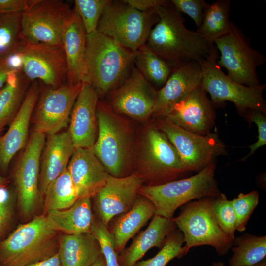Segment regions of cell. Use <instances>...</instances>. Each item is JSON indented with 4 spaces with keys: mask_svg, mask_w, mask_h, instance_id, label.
Here are the masks:
<instances>
[{
    "mask_svg": "<svg viewBox=\"0 0 266 266\" xmlns=\"http://www.w3.org/2000/svg\"><path fill=\"white\" fill-rule=\"evenodd\" d=\"M219 57L218 51L214 44L207 58L200 62L202 69L201 86L209 94L214 106L230 101L240 112L252 109L266 115V104L263 93L266 84L248 86L235 82L218 66Z\"/></svg>",
    "mask_w": 266,
    "mask_h": 266,
    "instance_id": "6",
    "label": "cell"
},
{
    "mask_svg": "<svg viewBox=\"0 0 266 266\" xmlns=\"http://www.w3.org/2000/svg\"><path fill=\"white\" fill-rule=\"evenodd\" d=\"M45 215L56 231L66 234L91 233L96 218L88 197L78 199L68 208L52 210Z\"/></svg>",
    "mask_w": 266,
    "mask_h": 266,
    "instance_id": "26",
    "label": "cell"
},
{
    "mask_svg": "<svg viewBox=\"0 0 266 266\" xmlns=\"http://www.w3.org/2000/svg\"><path fill=\"white\" fill-rule=\"evenodd\" d=\"M15 191L8 185L0 187V241L8 235L15 216Z\"/></svg>",
    "mask_w": 266,
    "mask_h": 266,
    "instance_id": "40",
    "label": "cell"
},
{
    "mask_svg": "<svg viewBox=\"0 0 266 266\" xmlns=\"http://www.w3.org/2000/svg\"><path fill=\"white\" fill-rule=\"evenodd\" d=\"M134 53L97 30L87 34L81 82L104 96L127 77L134 66Z\"/></svg>",
    "mask_w": 266,
    "mask_h": 266,
    "instance_id": "2",
    "label": "cell"
},
{
    "mask_svg": "<svg viewBox=\"0 0 266 266\" xmlns=\"http://www.w3.org/2000/svg\"><path fill=\"white\" fill-rule=\"evenodd\" d=\"M214 198L191 201L184 204L178 216L171 219L184 236L182 257L196 246H211L219 256L225 255L231 249L233 240L223 231L213 213Z\"/></svg>",
    "mask_w": 266,
    "mask_h": 266,
    "instance_id": "5",
    "label": "cell"
},
{
    "mask_svg": "<svg viewBox=\"0 0 266 266\" xmlns=\"http://www.w3.org/2000/svg\"><path fill=\"white\" fill-rule=\"evenodd\" d=\"M59 234L45 215L35 216L0 241V266H25L54 256Z\"/></svg>",
    "mask_w": 266,
    "mask_h": 266,
    "instance_id": "3",
    "label": "cell"
},
{
    "mask_svg": "<svg viewBox=\"0 0 266 266\" xmlns=\"http://www.w3.org/2000/svg\"><path fill=\"white\" fill-rule=\"evenodd\" d=\"M230 0H218L206 8L202 23L196 32L210 45L229 31Z\"/></svg>",
    "mask_w": 266,
    "mask_h": 266,
    "instance_id": "31",
    "label": "cell"
},
{
    "mask_svg": "<svg viewBox=\"0 0 266 266\" xmlns=\"http://www.w3.org/2000/svg\"><path fill=\"white\" fill-rule=\"evenodd\" d=\"M188 173L165 134L157 126H150L143 140L140 172L136 175L143 181L146 179L147 185H158L182 179Z\"/></svg>",
    "mask_w": 266,
    "mask_h": 266,
    "instance_id": "10",
    "label": "cell"
},
{
    "mask_svg": "<svg viewBox=\"0 0 266 266\" xmlns=\"http://www.w3.org/2000/svg\"><path fill=\"white\" fill-rule=\"evenodd\" d=\"M209 266H224V264L221 261L213 262L211 265Z\"/></svg>",
    "mask_w": 266,
    "mask_h": 266,
    "instance_id": "50",
    "label": "cell"
},
{
    "mask_svg": "<svg viewBox=\"0 0 266 266\" xmlns=\"http://www.w3.org/2000/svg\"><path fill=\"white\" fill-rule=\"evenodd\" d=\"M259 195L257 191L247 194L240 193L230 200L236 218V230L244 231L249 219L259 202Z\"/></svg>",
    "mask_w": 266,
    "mask_h": 266,
    "instance_id": "39",
    "label": "cell"
},
{
    "mask_svg": "<svg viewBox=\"0 0 266 266\" xmlns=\"http://www.w3.org/2000/svg\"><path fill=\"white\" fill-rule=\"evenodd\" d=\"M159 19L156 10L141 12L124 0H110L99 20L97 31L135 52L147 41Z\"/></svg>",
    "mask_w": 266,
    "mask_h": 266,
    "instance_id": "7",
    "label": "cell"
},
{
    "mask_svg": "<svg viewBox=\"0 0 266 266\" xmlns=\"http://www.w3.org/2000/svg\"><path fill=\"white\" fill-rule=\"evenodd\" d=\"M109 0H75L74 8L80 16L87 34L97 30L100 16Z\"/></svg>",
    "mask_w": 266,
    "mask_h": 266,
    "instance_id": "37",
    "label": "cell"
},
{
    "mask_svg": "<svg viewBox=\"0 0 266 266\" xmlns=\"http://www.w3.org/2000/svg\"><path fill=\"white\" fill-rule=\"evenodd\" d=\"M74 149L68 131L48 135L39 176L38 186L42 202L48 186L67 170Z\"/></svg>",
    "mask_w": 266,
    "mask_h": 266,
    "instance_id": "23",
    "label": "cell"
},
{
    "mask_svg": "<svg viewBox=\"0 0 266 266\" xmlns=\"http://www.w3.org/2000/svg\"><path fill=\"white\" fill-rule=\"evenodd\" d=\"M156 125L176 149L189 172H199L218 156L227 153L225 144L216 133L198 135L164 118H158Z\"/></svg>",
    "mask_w": 266,
    "mask_h": 266,
    "instance_id": "12",
    "label": "cell"
},
{
    "mask_svg": "<svg viewBox=\"0 0 266 266\" xmlns=\"http://www.w3.org/2000/svg\"><path fill=\"white\" fill-rule=\"evenodd\" d=\"M156 11L159 19L145 43L153 52L174 68L192 62H200L207 58L213 45L186 27L181 14L170 0Z\"/></svg>",
    "mask_w": 266,
    "mask_h": 266,
    "instance_id": "1",
    "label": "cell"
},
{
    "mask_svg": "<svg viewBox=\"0 0 266 266\" xmlns=\"http://www.w3.org/2000/svg\"><path fill=\"white\" fill-rule=\"evenodd\" d=\"M74 13V8L63 0H32L22 13V39L63 46L64 34Z\"/></svg>",
    "mask_w": 266,
    "mask_h": 266,
    "instance_id": "8",
    "label": "cell"
},
{
    "mask_svg": "<svg viewBox=\"0 0 266 266\" xmlns=\"http://www.w3.org/2000/svg\"><path fill=\"white\" fill-rule=\"evenodd\" d=\"M170 1L177 11L191 18L197 29L200 27L205 11L209 4L204 0H171Z\"/></svg>",
    "mask_w": 266,
    "mask_h": 266,
    "instance_id": "41",
    "label": "cell"
},
{
    "mask_svg": "<svg viewBox=\"0 0 266 266\" xmlns=\"http://www.w3.org/2000/svg\"><path fill=\"white\" fill-rule=\"evenodd\" d=\"M82 86V83L46 86L35 106L34 131L50 135L66 127Z\"/></svg>",
    "mask_w": 266,
    "mask_h": 266,
    "instance_id": "15",
    "label": "cell"
},
{
    "mask_svg": "<svg viewBox=\"0 0 266 266\" xmlns=\"http://www.w3.org/2000/svg\"><path fill=\"white\" fill-rule=\"evenodd\" d=\"M96 118L98 135L92 150L109 175L125 177L130 150L128 135L113 112L101 103L98 102Z\"/></svg>",
    "mask_w": 266,
    "mask_h": 266,
    "instance_id": "13",
    "label": "cell"
},
{
    "mask_svg": "<svg viewBox=\"0 0 266 266\" xmlns=\"http://www.w3.org/2000/svg\"><path fill=\"white\" fill-rule=\"evenodd\" d=\"M231 250L229 266H251L265 259L266 236L244 234L235 237Z\"/></svg>",
    "mask_w": 266,
    "mask_h": 266,
    "instance_id": "32",
    "label": "cell"
},
{
    "mask_svg": "<svg viewBox=\"0 0 266 266\" xmlns=\"http://www.w3.org/2000/svg\"><path fill=\"white\" fill-rule=\"evenodd\" d=\"M201 85L175 104L164 118L189 132L206 135L215 124L214 105Z\"/></svg>",
    "mask_w": 266,
    "mask_h": 266,
    "instance_id": "18",
    "label": "cell"
},
{
    "mask_svg": "<svg viewBox=\"0 0 266 266\" xmlns=\"http://www.w3.org/2000/svg\"><path fill=\"white\" fill-rule=\"evenodd\" d=\"M32 0H0V14L23 12Z\"/></svg>",
    "mask_w": 266,
    "mask_h": 266,
    "instance_id": "43",
    "label": "cell"
},
{
    "mask_svg": "<svg viewBox=\"0 0 266 266\" xmlns=\"http://www.w3.org/2000/svg\"><path fill=\"white\" fill-rule=\"evenodd\" d=\"M14 71L17 70L11 67L5 57L0 58V91L5 85L10 73Z\"/></svg>",
    "mask_w": 266,
    "mask_h": 266,
    "instance_id": "45",
    "label": "cell"
},
{
    "mask_svg": "<svg viewBox=\"0 0 266 266\" xmlns=\"http://www.w3.org/2000/svg\"><path fill=\"white\" fill-rule=\"evenodd\" d=\"M216 167L214 162L191 177L161 185H142L138 194L153 203L155 215L171 219L177 208L192 200L221 195L214 178Z\"/></svg>",
    "mask_w": 266,
    "mask_h": 266,
    "instance_id": "4",
    "label": "cell"
},
{
    "mask_svg": "<svg viewBox=\"0 0 266 266\" xmlns=\"http://www.w3.org/2000/svg\"><path fill=\"white\" fill-rule=\"evenodd\" d=\"M212 209L216 219L223 231L234 240L236 230V218L230 200L222 193L220 196L214 198Z\"/></svg>",
    "mask_w": 266,
    "mask_h": 266,
    "instance_id": "36",
    "label": "cell"
},
{
    "mask_svg": "<svg viewBox=\"0 0 266 266\" xmlns=\"http://www.w3.org/2000/svg\"><path fill=\"white\" fill-rule=\"evenodd\" d=\"M133 206L119 215L108 228L115 243L116 252H121L127 243L155 215V207L146 198L138 194Z\"/></svg>",
    "mask_w": 266,
    "mask_h": 266,
    "instance_id": "25",
    "label": "cell"
},
{
    "mask_svg": "<svg viewBox=\"0 0 266 266\" xmlns=\"http://www.w3.org/2000/svg\"><path fill=\"white\" fill-rule=\"evenodd\" d=\"M14 52L20 57L22 72L31 81H39L50 87L67 83L68 67L63 46L22 39Z\"/></svg>",
    "mask_w": 266,
    "mask_h": 266,
    "instance_id": "14",
    "label": "cell"
},
{
    "mask_svg": "<svg viewBox=\"0 0 266 266\" xmlns=\"http://www.w3.org/2000/svg\"><path fill=\"white\" fill-rule=\"evenodd\" d=\"M74 10L73 17L62 39L68 67L67 83L72 85L82 83L87 36L81 18Z\"/></svg>",
    "mask_w": 266,
    "mask_h": 266,
    "instance_id": "28",
    "label": "cell"
},
{
    "mask_svg": "<svg viewBox=\"0 0 266 266\" xmlns=\"http://www.w3.org/2000/svg\"><path fill=\"white\" fill-rule=\"evenodd\" d=\"M9 182L8 178L0 175V187L8 185Z\"/></svg>",
    "mask_w": 266,
    "mask_h": 266,
    "instance_id": "48",
    "label": "cell"
},
{
    "mask_svg": "<svg viewBox=\"0 0 266 266\" xmlns=\"http://www.w3.org/2000/svg\"><path fill=\"white\" fill-rule=\"evenodd\" d=\"M91 233L100 246L107 266H119L118 255L115 250L114 238L108 226L97 217Z\"/></svg>",
    "mask_w": 266,
    "mask_h": 266,
    "instance_id": "38",
    "label": "cell"
},
{
    "mask_svg": "<svg viewBox=\"0 0 266 266\" xmlns=\"http://www.w3.org/2000/svg\"><path fill=\"white\" fill-rule=\"evenodd\" d=\"M142 183V179L135 174L122 177L109 175L105 184L94 197L97 217L108 226L114 216L128 211Z\"/></svg>",
    "mask_w": 266,
    "mask_h": 266,
    "instance_id": "17",
    "label": "cell"
},
{
    "mask_svg": "<svg viewBox=\"0 0 266 266\" xmlns=\"http://www.w3.org/2000/svg\"><path fill=\"white\" fill-rule=\"evenodd\" d=\"M78 199L70 176L67 170L47 188L42 198L43 214L52 210L71 206Z\"/></svg>",
    "mask_w": 266,
    "mask_h": 266,
    "instance_id": "33",
    "label": "cell"
},
{
    "mask_svg": "<svg viewBox=\"0 0 266 266\" xmlns=\"http://www.w3.org/2000/svg\"><path fill=\"white\" fill-rule=\"evenodd\" d=\"M184 243L183 234L176 228L167 236L163 247L155 256L138 261L132 266H166L174 258L182 257Z\"/></svg>",
    "mask_w": 266,
    "mask_h": 266,
    "instance_id": "35",
    "label": "cell"
},
{
    "mask_svg": "<svg viewBox=\"0 0 266 266\" xmlns=\"http://www.w3.org/2000/svg\"><path fill=\"white\" fill-rule=\"evenodd\" d=\"M177 227L172 219L154 215L147 228L118 255L119 266H132L151 248H161L167 236Z\"/></svg>",
    "mask_w": 266,
    "mask_h": 266,
    "instance_id": "24",
    "label": "cell"
},
{
    "mask_svg": "<svg viewBox=\"0 0 266 266\" xmlns=\"http://www.w3.org/2000/svg\"><path fill=\"white\" fill-rule=\"evenodd\" d=\"M156 92L134 65L123 82L110 92V105L120 113L144 120L152 115Z\"/></svg>",
    "mask_w": 266,
    "mask_h": 266,
    "instance_id": "16",
    "label": "cell"
},
{
    "mask_svg": "<svg viewBox=\"0 0 266 266\" xmlns=\"http://www.w3.org/2000/svg\"><path fill=\"white\" fill-rule=\"evenodd\" d=\"M58 253L62 266H91L102 254L91 233L60 234Z\"/></svg>",
    "mask_w": 266,
    "mask_h": 266,
    "instance_id": "27",
    "label": "cell"
},
{
    "mask_svg": "<svg viewBox=\"0 0 266 266\" xmlns=\"http://www.w3.org/2000/svg\"><path fill=\"white\" fill-rule=\"evenodd\" d=\"M82 83L73 105L68 131L75 148H91L96 139L99 95L90 85Z\"/></svg>",
    "mask_w": 266,
    "mask_h": 266,
    "instance_id": "22",
    "label": "cell"
},
{
    "mask_svg": "<svg viewBox=\"0 0 266 266\" xmlns=\"http://www.w3.org/2000/svg\"><path fill=\"white\" fill-rule=\"evenodd\" d=\"M45 141V134L33 131L12 174L18 213L26 222L35 216L42 202L38 184L41 154Z\"/></svg>",
    "mask_w": 266,
    "mask_h": 266,
    "instance_id": "11",
    "label": "cell"
},
{
    "mask_svg": "<svg viewBox=\"0 0 266 266\" xmlns=\"http://www.w3.org/2000/svg\"><path fill=\"white\" fill-rule=\"evenodd\" d=\"M22 13L0 14V58L15 52L22 41Z\"/></svg>",
    "mask_w": 266,
    "mask_h": 266,
    "instance_id": "34",
    "label": "cell"
},
{
    "mask_svg": "<svg viewBox=\"0 0 266 266\" xmlns=\"http://www.w3.org/2000/svg\"><path fill=\"white\" fill-rule=\"evenodd\" d=\"M38 81H33L6 133L0 137V168L6 172L13 156L26 144L30 118L38 100Z\"/></svg>",
    "mask_w": 266,
    "mask_h": 266,
    "instance_id": "20",
    "label": "cell"
},
{
    "mask_svg": "<svg viewBox=\"0 0 266 266\" xmlns=\"http://www.w3.org/2000/svg\"><path fill=\"white\" fill-rule=\"evenodd\" d=\"M251 266H266V259H264L261 262L252 265Z\"/></svg>",
    "mask_w": 266,
    "mask_h": 266,
    "instance_id": "49",
    "label": "cell"
},
{
    "mask_svg": "<svg viewBox=\"0 0 266 266\" xmlns=\"http://www.w3.org/2000/svg\"><path fill=\"white\" fill-rule=\"evenodd\" d=\"M67 170L78 199L94 197L109 175L92 148H75Z\"/></svg>",
    "mask_w": 266,
    "mask_h": 266,
    "instance_id": "21",
    "label": "cell"
},
{
    "mask_svg": "<svg viewBox=\"0 0 266 266\" xmlns=\"http://www.w3.org/2000/svg\"><path fill=\"white\" fill-rule=\"evenodd\" d=\"M214 44L220 54L217 64L226 69L229 78L245 86L260 84L257 69L265 63L266 57L251 47L238 26L231 21L229 32Z\"/></svg>",
    "mask_w": 266,
    "mask_h": 266,
    "instance_id": "9",
    "label": "cell"
},
{
    "mask_svg": "<svg viewBox=\"0 0 266 266\" xmlns=\"http://www.w3.org/2000/svg\"><path fill=\"white\" fill-rule=\"evenodd\" d=\"M25 266H62L59 253L54 256L42 261L28 265Z\"/></svg>",
    "mask_w": 266,
    "mask_h": 266,
    "instance_id": "46",
    "label": "cell"
},
{
    "mask_svg": "<svg viewBox=\"0 0 266 266\" xmlns=\"http://www.w3.org/2000/svg\"><path fill=\"white\" fill-rule=\"evenodd\" d=\"M166 0H124L132 7L141 12L156 10L158 6L167 2Z\"/></svg>",
    "mask_w": 266,
    "mask_h": 266,
    "instance_id": "44",
    "label": "cell"
},
{
    "mask_svg": "<svg viewBox=\"0 0 266 266\" xmlns=\"http://www.w3.org/2000/svg\"><path fill=\"white\" fill-rule=\"evenodd\" d=\"M200 62H192L173 68L165 85L157 90L152 116L164 118L173 106L201 85Z\"/></svg>",
    "mask_w": 266,
    "mask_h": 266,
    "instance_id": "19",
    "label": "cell"
},
{
    "mask_svg": "<svg viewBox=\"0 0 266 266\" xmlns=\"http://www.w3.org/2000/svg\"><path fill=\"white\" fill-rule=\"evenodd\" d=\"M91 266H107L105 259L101 254Z\"/></svg>",
    "mask_w": 266,
    "mask_h": 266,
    "instance_id": "47",
    "label": "cell"
},
{
    "mask_svg": "<svg viewBox=\"0 0 266 266\" xmlns=\"http://www.w3.org/2000/svg\"><path fill=\"white\" fill-rule=\"evenodd\" d=\"M30 82L22 70L13 71L9 75L0 91V132L16 116Z\"/></svg>",
    "mask_w": 266,
    "mask_h": 266,
    "instance_id": "29",
    "label": "cell"
},
{
    "mask_svg": "<svg viewBox=\"0 0 266 266\" xmlns=\"http://www.w3.org/2000/svg\"><path fill=\"white\" fill-rule=\"evenodd\" d=\"M242 112L247 113L249 120L256 125L258 132L257 141L249 146V153L241 159V161H245L259 148L266 144V117L262 112L255 110L247 109Z\"/></svg>",
    "mask_w": 266,
    "mask_h": 266,
    "instance_id": "42",
    "label": "cell"
},
{
    "mask_svg": "<svg viewBox=\"0 0 266 266\" xmlns=\"http://www.w3.org/2000/svg\"><path fill=\"white\" fill-rule=\"evenodd\" d=\"M133 63L150 85L160 89L165 85L174 68L145 44L134 52Z\"/></svg>",
    "mask_w": 266,
    "mask_h": 266,
    "instance_id": "30",
    "label": "cell"
}]
</instances>
